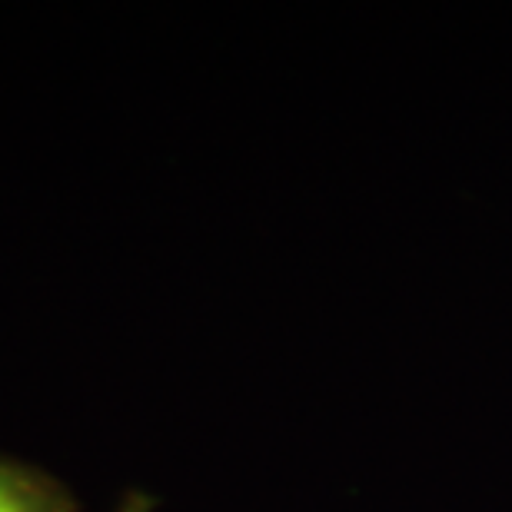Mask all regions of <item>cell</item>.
I'll return each instance as SVG.
<instances>
[{"mask_svg":"<svg viewBox=\"0 0 512 512\" xmlns=\"http://www.w3.org/2000/svg\"><path fill=\"white\" fill-rule=\"evenodd\" d=\"M0 512H67V503L40 476L0 463Z\"/></svg>","mask_w":512,"mask_h":512,"instance_id":"1","label":"cell"}]
</instances>
